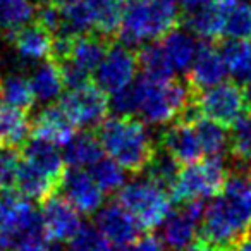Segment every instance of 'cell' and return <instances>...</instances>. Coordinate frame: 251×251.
<instances>
[{
    "instance_id": "cell-37",
    "label": "cell",
    "mask_w": 251,
    "mask_h": 251,
    "mask_svg": "<svg viewBox=\"0 0 251 251\" xmlns=\"http://www.w3.org/2000/svg\"><path fill=\"white\" fill-rule=\"evenodd\" d=\"M122 251H165V246L160 237L147 234V236L136 237L131 244L122 248Z\"/></svg>"
},
{
    "instance_id": "cell-23",
    "label": "cell",
    "mask_w": 251,
    "mask_h": 251,
    "mask_svg": "<svg viewBox=\"0 0 251 251\" xmlns=\"http://www.w3.org/2000/svg\"><path fill=\"white\" fill-rule=\"evenodd\" d=\"M101 143L98 136L88 133H76L64 147L62 157L71 169H84L95 165L101 158Z\"/></svg>"
},
{
    "instance_id": "cell-16",
    "label": "cell",
    "mask_w": 251,
    "mask_h": 251,
    "mask_svg": "<svg viewBox=\"0 0 251 251\" xmlns=\"http://www.w3.org/2000/svg\"><path fill=\"white\" fill-rule=\"evenodd\" d=\"M16 53L26 62H42L53 59V33L43 28L38 23L25 25L23 28L9 33Z\"/></svg>"
},
{
    "instance_id": "cell-17",
    "label": "cell",
    "mask_w": 251,
    "mask_h": 251,
    "mask_svg": "<svg viewBox=\"0 0 251 251\" xmlns=\"http://www.w3.org/2000/svg\"><path fill=\"white\" fill-rule=\"evenodd\" d=\"M76 126L67 117L60 105H50L45 107L33 122V138L47 141L53 147H66L69 140L74 136Z\"/></svg>"
},
{
    "instance_id": "cell-5",
    "label": "cell",
    "mask_w": 251,
    "mask_h": 251,
    "mask_svg": "<svg viewBox=\"0 0 251 251\" xmlns=\"http://www.w3.org/2000/svg\"><path fill=\"white\" fill-rule=\"evenodd\" d=\"M119 203L136 219L143 229H157L172 210V203L164 186L150 177L127 181L119 191Z\"/></svg>"
},
{
    "instance_id": "cell-34",
    "label": "cell",
    "mask_w": 251,
    "mask_h": 251,
    "mask_svg": "<svg viewBox=\"0 0 251 251\" xmlns=\"http://www.w3.org/2000/svg\"><path fill=\"white\" fill-rule=\"evenodd\" d=\"M179 165L181 164L177 160H174L167 151H160V153H155V157L151 158V162L145 171L148 172L147 177H150L151 181L164 186V188L172 189L179 172H181Z\"/></svg>"
},
{
    "instance_id": "cell-27",
    "label": "cell",
    "mask_w": 251,
    "mask_h": 251,
    "mask_svg": "<svg viewBox=\"0 0 251 251\" xmlns=\"http://www.w3.org/2000/svg\"><path fill=\"white\" fill-rule=\"evenodd\" d=\"M29 136V121L26 112L12 107L0 108V148L23 147Z\"/></svg>"
},
{
    "instance_id": "cell-28",
    "label": "cell",
    "mask_w": 251,
    "mask_h": 251,
    "mask_svg": "<svg viewBox=\"0 0 251 251\" xmlns=\"http://www.w3.org/2000/svg\"><path fill=\"white\" fill-rule=\"evenodd\" d=\"M0 98L7 107L23 112H28L36 101L29 77H25L19 73H11L0 77Z\"/></svg>"
},
{
    "instance_id": "cell-9",
    "label": "cell",
    "mask_w": 251,
    "mask_h": 251,
    "mask_svg": "<svg viewBox=\"0 0 251 251\" xmlns=\"http://www.w3.org/2000/svg\"><path fill=\"white\" fill-rule=\"evenodd\" d=\"M60 107L67 114V117L74 122V126L81 127H95L105 121L108 112L107 93L101 91L97 84H83V86L71 88L62 98Z\"/></svg>"
},
{
    "instance_id": "cell-6",
    "label": "cell",
    "mask_w": 251,
    "mask_h": 251,
    "mask_svg": "<svg viewBox=\"0 0 251 251\" xmlns=\"http://www.w3.org/2000/svg\"><path fill=\"white\" fill-rule=\"evenodd\" d=\"M227 181L222 158H205L181 169L174 186L172 196L181 203L203 201L219 195Z\"/></svg>"
},
{
    "instance_id": "cell-45",
    "label": "cell",
    "mask_w": 251,
    "mask_h": 251,
    "mask_svg": "<svg viewBox=\"0 0 251 251\" xmlns=\"http://www.w3.org/2000/svg\"><path fill=\"white\" fill-rule=\"evenodd\" d=\"M0 108H2V107H0Z\"/></svg>"
},
{
    "instance_id": "cell-18",
    "label": "cell",
    "mask_w": 251,
    "mask_h": 251,
    "mask_svg": "<svg viewBox=\"0 0 251 251\" xmlns=\"http://www.w3.org/2000/svg\"><path fill=\"white\" fill-rule=\"evenodd\" d=\"M227 74H229V71L224 62L222 53L212 45L200 47L198 53H196L195 60L188 71L189 84L198 91L226 81Z\"/></svg>"
},
{
    "instance_id": "cell-26",
    "label": "cell",
    "mask_w": 251,
    "mask_h": 251,
    "mask_svg": "<svg viewBox=\"0 0 251 251\" xmlns=\"http://www.w3.org/2000/svg\"><path fill=\"white\" fill-rule=\"evenodd\" d=\"M186 26H188V31H191L198 38H222V18H220L219 0H210L206 4L189 11Z\"/></svg>"
},
{
    "instance_id": "cell-30",
    "label": "cell",
    "mask_w": 251,
    "mask_h": 251,
    "mask_svg": "<svg viewBox=\"0 0 251 251\" xmlns=\"http://www.w3.org/2000/svg\"><path fill=\"white\" fill-rule=\"evenodd\" d=\"M138 62L143 71V76L147 77H151V79H172L174 77V71L158 42H151L141 47V52L138 53Z\"/></svg>"
},
{
    "instance_id": "cell-8",
    "label": "cell",
    "mask_w": 251,
    "mask_h": 251,
    "mask_svg": "<svg viewBox=\"0 0 251 251\" xmlns=\"http://www.w3.org/2000/svg\"><path fill=\"white\" fill-rule=\"evenodd\" d=\"M138 69V55L131 50V47L117 43L107 49L100 66L95 71V81L101 91L115 95L136 81Z\"/></svg>"
},
{
    "instance_id": "cell-21",
    "label": "cell",
    "mask_w": 251,
    "mask_h": 251,
    "mask_svg": "<svg viewBox=\"0 0 251 251\" xmlns=\"http://www.w3.org/2000/svg\"><path fill=\"white\" fill-rule=\"evenodd\" d=\"M184 119H189L193 122V126H195L203 148V153L210 158H222V155L229 150V134L226 133L224 126L219 124V122L210 121L206 117H201L195 110L193 103L184 114Z\"/></svg>"
},
{
    "instance_id": "cell-24",
    "label": "cell",
    "mask_w": 251,
    "mask_h": 251,
    "mask_svg": "<svg viewBox=\"0 0 251 251\" xmlns=\"http://www.w3.org/2000/svg\"><path fill=\"white\" fill-rule=\"evenodd\" d=\"M91 19L93 29L101 36H110L119 31L126 0H81Z\"/></svg>"
},
{
    "instance_id": "cell-12",
    "label": "cell",
    "mask_w": 251,
    "mask_h": 251,
    "mask_svg": "<svg viewBox=\"0 0 251 251\" xmlns=\"http://www.w3.org/2000/svg\"><path fill=\"white\" fill-rule=\"evenodd\" d=\"M40 219L43 234L52 243L69 241L81 227L79 212L64 196L57 195H52L42 201Z\"/></svg>"
},
{
    "instance_id": "cell-22",
    "label": "cell",
    "mask_w": 251,
    "mask_h": 251,
    "mask_svg": "<svg viewBox=\"0 0 251 251\" xmlns=\"http://www.w3.org/2000/svg\"><path fill=\"white\" fill-rule=\"evenodd\" d=\"M222 18V38L251 40L250 0H219Z\"/></svg>"
},
{
    "instance_id": "cell-11",
    "label": "cell",
    "mask_w": 251,
    "mask_h": 251,
    "mask_svg": "<svg viewBox=\"0 0 251 251\" xmlns=\"http://www.w3.org/2000/svg\"><path fill=\"white\" fill-rule=\"evenodd\" d=\"M0 230L16 241L42 232V219L29 198L14 191L0 193Z\"/></svg>"
},
{
    "instance_id": "cell-29",
    "label": "cell",
    "mask_w": 251,
    "mask_h": 251,
    "mask_svg": "<svg viewBox=\"0 0 251 251\" xmlns=\"http://www.w3.org/2000/svg\"><path fill=\"white\" fill-rule=\"evenodd\" d=\"M36 14L31 0H0V31L12 33L28 25Z\"/></svg>"
},
{
    "instance_id": "cell-36",
    "label": "cell",
    "mask_w": 251,
    "mask_h": 251,
    "mask_svg": "<svg viewBox=\"0 0 251 251\" xmlns=\"http://www.w3.org/2000/svg\"><path fill=\"white\" fill-rule=\"evenodd\" d=\"M21 157L12 148H0V193L12 191L18 186Z\"/></svg>"
},
{
    "instance_id": "cell-2",
    "label": "cell",
    "mask_w": 251,
    "mask_h": 251,
    "mask_svg": "<svg viewBox=\"0 0 251 251\" xmlns=\"http://www.w3.org/2000/svg\"><path fill=\"white\" fill-rule=\"evenodd\" d=\"M103 151L126 171L141 172L155 157V145L147 124L133 115L105 119L98 129Z\"/></svg>"
},
{
    "instance_id": "cell-32",
    "label": "cell",
    "mask_w": 251,
    "mask_h": 251,
    "mask_svg": "<svg viewBox=\"0 0 251 251\" xmlns=\"http://www.w3.org/2000/svg\"><path fill=\"white\" fill-rule=\"evenodd\" d=\"M90 174L103 193L121 191V188L126 184V169L110 157H101L97 164L91 165Z\"/></svg>"
},
{
    "instance_id": "cell-7",
    "label": "cell",
    "mask_w": 251,
    "mask_h": 251,
    "mask_svg": "<svg viewBox=\"0 0 251 251\" xmlns=\"http://www.w3.org/2000/svg\"><path fill=\"white\" fill-rule=\"evenodd\" d=\"M193 107L201 117L222 126H232L246 107L244 90L236 83L222 81L215 86L200 90L196 98L193 97Z\"/></svg>"
},
{
    "instance_id": "cell-38",
    "label": "cell",
    "mask_w": 251,
    "mask_h": 251,
    "mask_svg": "<svg viewBox=\"0 0 251 251\" xmlns=\"http://www.w3.org/2000/svg\"><path fill=\"white\" fill-rule=\"evenodd\" d=\"M230 251H251V229L234 244Z\"/></svg>"
},
{
    "instance_id": "cell-20",
    "label": "cell",
    "mask_w": 251,
    "mask_h": 251,
    "mask_svg": "<svg viewBox=\"0 0 251 251\" xmlns=\"http://www.w3.org/2000/svg\"><path fill=\"white\" fill-rule=\"evenodd\" d=\"M158 43H160L174 74L188 73L200 50L195 35L191 31L177 28L169 31Z\"/></svg>"
},
{
    "instance_id": "cell-14",
    "label": "cell",
    "mask_w": 251,
    "mask_h": 251,
    "mask_svg": "<svg viewBox=\"0 0 251 251\" xmlns=\"http://www.w3.org/2000/svg\"><path fill=\"white\" fill-rule=\"evenodd\" d=\"M62 189L64 198L79 213L91 215L103 206L105 193L91 177L90 172H86L84 169H73L71 172H66Z\"/></svg>"
},
{
    "instance_id": "cell-31",
    "label": "cell",
    "mask_w": 251,
    "mask_h": 251,
    "mask_svg": "<svg viewBox=\"0 0 251 251\" xmlns=\"http://www.w3.org/2000/svg\"><path fill=\"white\" fill-rule=\"evenodd\" d=\"M220 53L227 71L243 79L251 66V40H227L220 49Z\"/></svg>"
},
{
    "instance_id": "cell-41",
    "label": "cell",
    "mask_w": 251,
    "mask_h": 251,
    "mask_svg": "<svg viewBox=\"0 0 251 251\" xmlns=\"http://www.w3.org/2000/svg\"><path fill=\"white\" fill-rule=\"evenodd\" d=\"M12 248V239L0 230V251H9Z\"/></svg>"
},
{
    "instance_id": "cell-35",
    "label": "cell",
    "mask_w": 251,
    "mask_h": 251,
    "mask_svg": "<svg viewBox=\"0 0 251 251\" xmlns=\"http://www.w3.org/2000/svg\"><path fill=\"white\" fill-rule=\"evenodd\" d=\"M67 251H114V246L97 226H81L69 239Z\"/></svg>"
},
{
    "instance_id": "cell-42",
    "label": "cell",
    "mask_w": 251,
    "mask_h": 251,
    "mask_svg": "<svg viewBox=\"0 0 251 251\" xmlns=\"http://www.w3.org/2000/svg\"><path fill=\"white\" fill-rule=\"evenodd\" d=\"M244 101H246V107L251 112V84H248L246 90H244Z\"/></svg>"
},
{
    "instance_id": "cell-13",
    "label": "cell",
    "mask_w": 251,
    "mask_h": 251,
    "mask_svg": "<svg viewBox=\"0 0 251 251\" xmlns=\"http://www.w3.org/2000/svg\"><path fill=\"white\" fill-rule=\"evenodd\" d=\"M95 226L115 248H126L131 244L140 237L138 234L141 230L136 219L119 201L101 206L95 217Z\"/></svg>"
},
{
    "instance_id": "cell-15",
    "label": "cell",
    "mask_w": 251,
    "mask_h": 251,
    "mask_svg": "<svg viewBox=\"0 0 251 251\" xmlns=\"http://www.w3.org/2000/svg\"><path fill=\"white\" fill-rule=\"evenodd\" d=\"M162 148L167 151L174 160L179 164H195L201 160L203 148L200 143L198 133H196L195 126L189 119H179L177 122L171 124L160 136Z\"/></svg>"
},
{
    "instance_id": "cell-43",
    "label": "cell",
    "mask_w": 251,
    "mask_h": 251,
    "mask_svg": "<svg viewBox=\"0 0 251 251\" xmlns=\"http://www.w3.org/2000/svg\"><path fill=\"white\" fill-rule=\"evenodd\" d=\"M52 2H55L57 5H67V4H73V2H76V0H52Z\"/></svg>"
},
{
    "instance_id": "cell-25",
    "label": "cell",
    "mask_w": 251,
    "mask_h": 251,
    "mask_svg": "<svg viewBox=\"0 0 251 251\" xmlns=\"http://www.w3.org/2000/svg\"><path fill=\"white\" fill-rule=\"evenodd\" d=\"M29 81H31V88L35 91L36 100L45 101V103L59 98L62 90L66 88L62 69H60L59 62L53 59L38 64V67L33 71Z\"/></svg>"
},
{
    "instance_id": "cell-3",
    "label": "cell",
    "mask_w": 251,
    "mask_h": 251,
    "mask_svg": "<svg viewBox=\"0 0 251 251\" xmlns=\"http://www.w3.org/2000/svg\"><path fill=\"white\" fill-rule=\"evenodd\" d=\"M179 12L176 0H126L119 36L127 47H143L176 29Z\"/></svg>"
},
{
    "instance_id": "cell-40",
    "label": "cell",
    "mask_w": 251,
    "mask_h": 251,
    "mask_svg": "<svg viewBox=\"0 0 251 251\" xmlns=\"http://www.w3.org/2000/svg\"><path fill=\"white\" fill-rule=\"evenodd\" d=\"M176 2H179V4H181L182 7L188 9V11H193V9L206 4V2H210V0H176Z\"/></svg>"
},
{
    "instance_id": "cell-4",
    "label": "cell",
    "mask_w": 251,
    "mask_h": 251,
    "mask_svg": "<svg viewBox=\"0 0 251 251\" xmlns=\"http://www.w3.org/2000/svg\"><path fill=\"white\" fill-rule=\"evenodd\" d=\"M136 114L151 126H167L184 115L193 103L189 86L177 79H151L141 76L133 83Z\"/></svg>"
},
{
    "instance_id": "cell-10",
    "label": "cell",
    "mask_w": 251,
    "mask_h": 251,
    "mask_svg": "<svg viewBox=\"0 0 251 251\" xmlns=\"http://www.w3.org/2000/svg\"><path fill=\"white\" fill-rule=\"evenodd\" d=\"M203 201L182 203L176 210H171L167 219L160 226V239L171 251H186L195 243L196 232L201 226Z\"/></svg>"
},
{
    "instance_id": "cell-1",
    "label": "cell",
    "mask_w": 251,
    "mask_h": 251,
    "mask_svg": "<svg viewBox=\"0 0 251 251\" xmlns=\"http://www.w3.org/2000/svg\"><path fill=\"white\" fill-rule=\"evenodd\" d=\"M251 229V177L232 174L219 195L205 206L201 219L203 241L230 251Z\"/></svg>"
},
{
    "instance_id": "cell-39",
    "label": "cell",
    "mask_w": 251,
    "mask_h": 251,
    "mask_svg": "<svg viewBox=\"0 0 251 251\" xmlns=\"http://www.w3.org/2000/svg\"><path fill=\"white\" fill-rule=\"evenodd\" d=\"M186 251H227V250H222V248L213 246V244L206 243V241H201V243H193Z\"/></svg>"
},
{
    "instance_id": "cell-19",
    "label": "cell",
    "mask_w": 251,
    "mask_h": 251,
    "mask_svg": "<svg viewBox=\"0 0 251 251\" xmlns=\"http://www.w3.org/2000/svg\"><path fill=\"white\" fill-rule=\"evenodd\" d=\"M21 158L25 162H28L29 165H33L35 169H38L40 172H43L53 182L62 186L64 176H66V169H64L66 162H64L62 153H60L57 147L33 138L28 143L23 145Z\"/></svg>"
},
{
    "instance_id": "cell-44",
    "label": "cell",
    "mask_w": 251,
    "mask_h": 251,
    "mask_svg": "<svg viewBox=\"0 0 251 251\" xmlns=\"http://www.w3.org/2000/svg\"><path fill=\"white\" fill-rule=\"evenodd\" d=\"M244 81H246L248 84H251V66H250V69H248V73H246V76L243 77Z\"/></svg>"
},
{
    "instance_id": "cell-33",
    "label": "cell",
    "mask_w": 251,
    "mask_h": 251,
    "mask_svg": "<svg viewBox=\"0 0 251 251\" xmlns=\"http://www.w3.org/2000/svg\"><path fill=\"white\" fill-rule=\"evenodd\" d=\"M229 150L239 164L251 167V112L241 115L232 124L229 134Z\"/></svg>"
}]
</instances>
